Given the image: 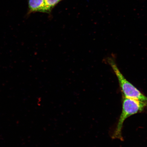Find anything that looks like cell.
<instances>
[{
	"instance_id": "cell-1",
	"label": "cell",
	"mask_w": 147,
	"mask_h": 147,
	"mask_svg": "<svg viewBox=\"0 0 147 147\" xmlns=\"http://www.w3.org/2000/svg\"><path fill=\"white\" fill-rule=\"evenodd\" d=\"M147 107V104L145 103L123 97L122 113L112 136V139L123 140L122 130L125 120L132 115L141 113Z\"/></svg>"
},
{
	"instance_id": "cell-2",
	"label": "cell",
	"mask_w": 147,
	"mask_h": 147,
	"mask_svg": "<svg viewBox=\"0 0 147 147\" xmlns=\"http://www.w3.org/2000/svg\"><path fill=\"white\" fill-rule=\"evenodd\" d=\"M108 64L115 73L118 80L123 97L140 101L147 104V96L125 78L113 58H108Z\"/></svg>"
},
{
	"instance_id": "cell-3",
	"label": "cell",
	"mask_w": 147,
	"mask_h": 147,
	"mask_svg": "<svg viewBox=\"0 0 147 147\" xmlns=\"http://www.w3.org/2000/svg\"><path fill=\"white\" fill-rule=\"evenodd\" d=\"M28 9L26 17L36 12H41L51 16V12L46 5L45 0H27Z\"/></svg>"
},
{
	"instance_id": "cell-4",
	"label": "cell",
	"mask_w": 147,
	"mask_h": 147,
	"mask_svg": "<svg viewBox=\"0 0 147 147\" xmlns=\"http://www.w3.org/2000/svg\"><path fill=\"white\" fill-rule=\"evenodd\" d=\"M46 5L49 11L52 12V10L59 3L64 0H45Z\"/></svg>"
}]
</instances>
